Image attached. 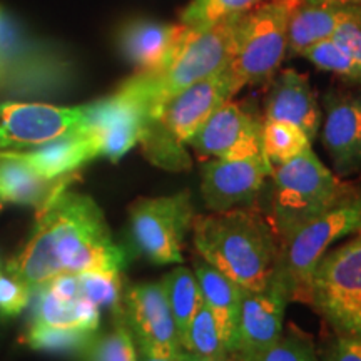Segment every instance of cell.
Instances as JSON below:
<instances>
[{"instance_id":"obj_1","label":"cell","mask_w":361,"mask_h":361,"mask_svg":"<svg viewBox=\"0 0 361 361\" xmlns=\"http://www.w3.org/2000/svg\"><path fill=\"white\" fill-rule=\"evenodd\" d=\"M128 256L111 236L101 207L85 194L64 191L37 213L32 236L7 263L8 276L30 290L61 274L121 271Z\"/></svg>"},{"instance_id":"obj_2","label":"cell","mask_w":361,"mask_h":361,"mask_svg":"<svg viewBox=\"0 0 361 361\" xmlns=\"http://www.w3.org/2000/svg\"><path fill=\"white\" fill-rule=\"evenodd\" d=\"M192 246L241 290L261 291L276 276L281 243L269 219L255 206L194 216Z\"/></svg>"},{"instance_id":"obj_3","label":"cell","mask_w":361,"mask_h":361,"mask_svg":"<svg viewBox=\"0 0 361 361\" xmlns=\"http://www.w3.org/2000/svg\"><path fill=\"white\" fill-rule=\"evenodd\" d=\"M243 13H234L206 25H186L168 66L157 72H137L119 89L137 99L149 114L189 85L219 74L233 59L236 30Z\"/></svg>"},{"instance_id":"obj_4","label":"cell","mask_w":361,"mask_h":361,"mask_svg":"<svg viewBox=\"0 0 361 361\" xmlns=\"http://www.w3.org/2000/svg\"><path fill=\"white\" fill-rule=\"evenodd\" d=\"M228 67L219 74L189 85L146 116L141 139L144 156L151 164L168 171H186L192 159L189 141L209 116L239 92Z\"/></svg>"},{"instance_id":"obj_5","label":"cell","mask_w":361,"mask_h":361,"mask_svg":"<svg viewBox=\"0 0 361 361\" xmlns=\"http://www.w3.org/2000/svg\"><path fill=\"white\" fill-rule=\"evenodd\" d=\"M271 178L268 219L281 247L306 224L326 213L353 186L329 171L311 147L290 161L274 164Z\"/></svg>"},{"instance_id":"obj_6","label":"cell","mask_w":361,"mask_h":361,"mask_svg":"<svg viewBox=\"0 0 361 361\" xmlns=\"http://www.w3.org/2000/svg\"><path fill=\"white\" fill-rule=\"evenodd\" d=\"M356 234H361V179L283 247L276 276L286 288L290 301L310 303V281L316 263L333 245Z\"/></svg>"},{"instance_id":"obj_7","label":"cell","mask_w":361,"mask_h":361,"mask_svg":"<svg viewBox=\"0 0 361 361\" xmlns=\"http://www.w3.org/2000/svg\"><path fill=\"white\" fill-rule=\"evenodd\" d=\"M303 0H266L241 16L228 69L239 89L274 78L288 54V29Z\"/></svg>"},{"instance_id":"obj_8","label":"cell","mask_w":361,"mask_h":361,"mask_svg":"<svg viewBox=\"0 0 361 361\" xmlns=\"http://www.w3.org/2000/svg\"><path fill=\"white\" fill-rule=\"evenodd\" d=\"M72 72L64 54L29 37L0 7V87L17 96H54L69 87Z\"/></svg>"},{"instance_id":"obj_9","label":"cell","mask_w":361,"mask_h":361,"mask_svg":"<svg viewBox=\"0 0 361 361\" xmlns=\"http://www.w3.org/2000/svg\"><path fill=\"white\" fill-rule=\"evenodd\" d=\"M308 305L336 335L361 338V234L319 258L311 274Z\"/></svg>"},{"instance_id":"obj_10","label":"cell","mask_w":361,"mask_h":361,"mask_svg":"<svg viewBox=\"0 0 361 361\" xmlns=\"http://www.w3.org/2000/svg\"><path fill=\"white\" fill-rule=\"evenodd\" d=\"M194 216L188 191L137 200L129 209L134 246L156 264H180L184 259V241L191 231Z\"/></svg>"},{"instance_id":"obj_11","label":"cell","mask_w":361,"mask_h":361,"mask_svg":"<svg viewBox=\"0 0 361 361\" xmlns=\"http://www.w3.org/2000/svg\"><path fill=\"white\" fill-rule=\"evenodd\" d=\"M200 156L214 159H246L264 156L263 117L245 102L226 101L189 141Z\"/></svg>"},{"instance_id":"obj_12","label":"cell","mask_w":361,"mask_h":361,"mask_svg":"<svg viewBox=\"0 0 361 361\" xmlns=\"http://www.w3.org/2000/svg\"><path fill=\"white\" fill-rule=\"evenodd\" d=\"M84 106L44 102H0V149L37 147L82 128Z\"/></svg>"},{"instance_id":"obj_13","label":"cell","mask_w":361,"mask_h":361,"mask_svg":"<svg viewBox=\"0 0 361 361\" xmlns=\"http://www.w3.org/2000/svg\"><path fill=\"white\" fill-rule=\"evenodd\" d=\"M84 111V130L96 147L97 157L117 162L141 139L146 107L124 90L117 89L109 97L85 104Z\"/></svg>"},{"instance_id":"obj_14","label":"cell","mask_w":361,"mask_h":361,"mask_svg":"<svg viewBox=\"0 0 361 361\" xmlns=\"http://www.w3.org/2000/svg\"><path fill=\"white\" fill-rule=\"evenodd\" d=\"M273 164L266 156L213 159L201 166V196L213 213L250 207L258 200Z\"/></svg>"},{"instance_id":"obj_15","label":"cell","mask_w":361,"mask_h":361,"mask_svg":"<svg viewBox=\"0 0 361 361\" xmlns=\"http://www.w3.org/2000/svg\"><path fill=\"white\" fill-rule=\"evenodd\" d=\"M123 314L139 351L154 355L183 351L178 328L161 283L129 286L123 295Z\"/></svg>"},{"instance_id":"obj_16","label":"cell","mask_w":361,"mask_h":361,"mask_svg":"<svg viewBox=\"0 0 361 361\" xmlns=\"http://www.w3.org/2000/svg\"><path fill=\"white\" fill-rule=\"evenodd\" d=\"M288 303L290 295L278 276L261 291L241 290L233 355L252 361L276 343L284 331Z\"/></svg>"},{"instance_id":"obj_17","label":"cell","mask_w":361,"mask_h":361,"mask_svg":"<svg viewBox=\"0 0 361 361\" xmlns=\"http://www.w3.org/2000/svg\"><path fill=\"white\" fill-rule=\"evenodd\" d=\"M322 141L340 178L361 171V89H331L324 96Z\"/></svg>"},{"instance_id":"obj_18","label":"cell","mask_w":361,"mask_h":361,"mask_svg":"<svg viewBox=\"0 0 361 361\" xmlns=\"http://www.w3.org/2000/svg\"><path fill=\"white\" fill-rule=\"evenodd\" d=\"M322 117L318 99L305 74L295 69L274 74L264 99L263 123L293 124L313 141L322 126Z\"/></svg>"},{"instance_id":"obj_19","label":"cell","mask_w":361,"mask_h":361,"mask_svg":"<svg viewBox=\"0 0 361 361\" xmlns=\"http://www.w3.org/2000/svg\"><path fill=\"white\" fill-rule=\"evenodd\" d=\"M75 179L78 174L45 179L30 168L19 151H0V200L6 202L30 206L42 213Z\"/></svg>"},{"instance_id":"obj_20","label":"cell","mask_w":361,"mask_h":361,"mask_svg":"<svg viewBox=\"0 0 361 361\" xmlns=\"http://www.w3.org/2000/svg\"><path fill=\"white\" fill-rule=\"evenodd\" d=\"M184 30V24L133 19L123 25L117 42L123 56L139 72H157L168 66Z\"/></svg>"},{"instance_id":"obj_21","label":"cell","mask_w":361,"mask_h":361,"mask_svg":"<svg viewBox=\"0 0 361 361\" xmlns=\"http://www.w3.org/2000/svg\"><path fill=\"white\" fill-rule=\"evenodd\" d=\"M356 19H361V7L326 6L303 0L290 20L286 56H301L306 49L331 39L343 24Z\"/></svg>"},{"instance_id":"obj_22","label":"cell","mask_w":361,"mask_h":361,"mask_svg":"<svg viewBox=\"0 0 361 361\" xmlns=\"http://www.w3.org/2000/svg\"><path fill=\"white\" fill-rule=\"evenodd\" d=\"M30 168L45 179L75 174V171L96 159L97 152L82 128L37 146L34 151H19Z\"/></svg>"},{"instance_id":"obj_23","label":"cell","mask_w":361,"mask_h":361,"mask_svg":"<svg viewBox=\"0 0 361 361\" xmlns=\"http://www.w3.org/2000/svg\"><path fill=\"white\" fill-rule=\"evenodd\" d=\"M194 274L200 284L204 305L213 313L226 345H228L229 353L233 355L234 341H236L239 303H241V288L228 276H224L221 271L207 264L200 256L194 258Z\"/></svg>"},{"instance_id":"obj_24","label":"cell","mask_w":361,"mask_h":361,"mask_svg":"<svg viewBox=\"0 0 361 361\" xmlns=\"http://www.w3.org/2000/svg\"><path fill=\"white\" fill-rule=\"evenodd\" d=\"M161 284L166 291L171 313H173L176 328H178L180 346H183V340L186 336L189 324H191L201 306L204 305L200 284H197L194 271L186 268V266L174 268L171 273L166 274Z\"/></svg>"},{"instance_id":"obj_25","label":"cell","mask_w":361,"mask_h":361,"mask_svg":"<svg viewBox=\"0 0 361 361\" xmlns=\"http://www.w3.org/2000/svg\"><path fill=\"white\" fill-rule=\"evenodd\" d=\"M94 338L96 331L30 324L22 341L32 350L47 351V353H84Z\"/></svg>"},{"instance_id":"obj_26","label":"cell","mask_w":361,"mask_h":361,"mask_svg":"<svg viewBox=\"0 0 361 361\" xmlns=\"http://www.w3.org/2000/svg\"><path fill=\"white\" fill-rule=\"evenodd\" d=\"M183 350L201 358H223L231 355L213 313L206 305L201 306L189 324L183 340Z\"/></svg>"},{"instance_id":"obj_27","label":"cell","mask_w":361,"mask_h":361,"mask_svg":"<svg viewBox=\"0 0 361 361\" xmlns=\"http://www.w3.org/2000/svg\"><path fill=\"white\" fill-rule=\"evenodd\" d=\"M85 361H137L133 333L123 311L114 313V324L106 335L96 336L84 350Z\"/></svg>"},{"instance_id":"obj_28","label":"cell","mask_w":361,"mask_h":361,"mask_svg":"<svg viewBox=\"0 0 361 361\" xmlns=\"http://www.w3.org/2000/svg\"><path fill=\"white\" fill-rule=\"evenodd\" d=\"M311 147L303 130L286 123H263V152L271 164H281Z\"/></svg>"},{"instance_id":"obj_29","label":"cell","mask_w":361,"mask_h":361,"mask_svg":"<svg viewBox=\"0 0 361 361\" xmlns=\"http://www.w3.org/2000/svg\"><path fill=\"white\" fill-rule=\"evenodd\" d=\"M80 295L99 308L112 313L123 311V278L121 271H87L79 274Z\"/></svg>"},{"instance_id":"obj_30","label":"cell","mask_w":361,"mask_h":361,"mask_svg":"<svg viewBox=\"0 0 361 361\" xmlns=\"http://www.w3.org/2000/svg\"><path fill=\"white\" fill-rule=\"evenodd\" d=\"M301 57L308 59L311 64L324 72H331L338 78L348 80V82L361 85V69L355 59L350 56L340 44L333 39L322 40L313 47L306 49Z\"/></svg>"},{"instance_id":"obj_31","label":"cell","mask_w":361,"mask_h":361,"mask_svg":"<svg viewBox=\"0 0 361 361\" xmlns=\"http://www.w3.org/2000/svg\"><path fill=\"white\" fill-rule=\"evenodd\" d=\"M266 0H191L180 13V24L206 25L234 13L247 12Z\"/></svg>"},{"instance_id":"obj_32","label":"cell","mask_w":361,"mask_h":361,"mask_svg":"<svg viewBox=\"0 0 361 361\" xmlns=\"http://www.w3.org/2000/svg\"><path fill=\"white\" fill-rule=\"evenodd\" d=\"M34 301V322L32 324H45V326L59 328H79L78 316H75V301L59 300L45 284L35 288ZM80 329V328H79Z\"/></svg>"},{"instance_id":"obj_33","label":"cell","mask_w":361,"mask_h":361,"mask_svg":"<svg viewBox=\"0 0 361 361\" xmlns=\"http://www.w3.org/2000/svg\"><path fill=\"white\" fill-rule=\"evenodd\" d=\"M252 361H322L314 351L313 340L301 329L291 326L276 343Z\"/></svg>"},{"instance_id":"obj_34","label":"cell","mask_w":361,"mask_h":361,"mask_svg":"<svg viewBox=\"0 0 361 361\" xmlns=\"http://www.w3.org/2000/svg\"><path fill=\"white\" fill-rule=\"evenodd\" d=\"M30 290L24 283L12 276H0V316L12 318L27 308L30 300Z\"/></svg>"},{"instance_id":"obj_35","label":"cell","mask_w":361,"mask_h":361,"mask_svg":"<svg viewBox=\"0 0 361 361\" xmlns=\"http://www.w3.org/2000/svg\"><path fill=\"white\" fill-rule=\"evenodd\" d=\"M323 361H361V338L338 335L328 345Z\"/></svg>"},{"instance_id":"obj_36","label":"cell","mask_w":361,"mask_h":361,"mask_svg":"<svg viewBox=\"0 0 361 361\" xmlns=\"http://www.w3.org/2000/svg\"><path fill=\"white\" fill-rule=\"evenodd\" d=\"M331 39L355 59V62L361 69V19L343 24Z\"/></svg>"},{"instance_id":"obj_37","label":"cell","mask_w":361,"mask_h":361,"mask_svg":"<svg viewBox=\"0 0 361 361\" xmlns=\"http://www.w3.org/2000/svg\"><path fill=\"white\" fill-rule=\"evenodd\" d=\"M45 286H47L59 300L67 301V303H74L79 298H82V295H80L79 274H61V276L45 283Z\"/></svg>"},{"instance_id":"obj_38","label":"cell","mask_w":361,"mask_h":361,"mask_svg":"<svg viewBox=\"0 0 361 361\" xmlns=\"http://www.w3.org/2000/svg\"><path fill=\"white\" fill-rule=\"evenodd\" d=\"M184 356H186L184 350L173 355H154L137 350V361H184Z\"/></svg>"},{"instance_id":"obj_39","label":"cell","mask_w":361,"mask_h":361,"mask_svg":"<svg viewBox=\"0 0 361 361\" xmlns=\"http://www.w3.org/2000/svg\"><path fill=\"white\" fill-rule=\"evenodd\" d=\"M311 4H326V6H340V7H361V0H305Z\"/></svg>"},{"instance_id":"obj_40","label":"cell","mask_w":361,"mask_h":361,"mask_svg":"<svg viewBox=\"0 0 361 361\" xmlns=\"http://www.w3.org/2000/svg\"><path fill=\"white\" fill-rule=\"evenodd\" d=\"M184 361H245V360L238 358V356H234V355L223 356V358H201V356H194V355L188 353V351H186V356H184Z\"/></svg>"},{"instance_id":"obj_41","label":"cell","mask_w":361,"mask_h":361,"mask_svg":"<svg viewBox=\"0 0 361 361\" xmlns=\"http://www.w3.org/2000/svg\"><path fill=\"white\" fill-rule=\"evenodd\" d=\"M2 202H4V201H2V200H0V209H2V206H4V204H2Z\"/></svg>"}]
</instances>
